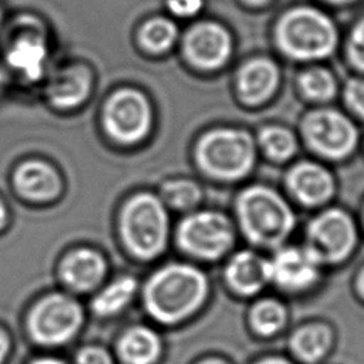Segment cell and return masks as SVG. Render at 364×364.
<instances>
[{"label":"cell","mask_w":364,"mask_h":364,"mask_svg":"<svg viewBox=\"0 0 364 364\" xmlns=\"http://www.w3.org/2000/svg\"><path fill=\"white\" fill-rule=\"evenodd\" d=\"M206 293L205 276L185 264L164 267L148 282L145 304L149 313L162 323H175L189 316Z\"/></svg>","instance_id":"cell-1"},{"label":"cell","mask_w":364,"mask_h":364,"mask_svg":"<svg viewBox=\"0 0 364 364\" xmlns=\"http://www.w3.org/2000/svg\"><path fill=\"white\" fill-rule=\"evenodd\" d=\"M237 213L246 236L262 246L279 245L291 230L294 216L287 203L273 191L255 186L237 200Z\"/></svg>","instance_id":"cell-2"},{"label":"cell","mask_w":364,"mask_h":364,"mask_svg":"<svg viewBox=\"0 0 364 364\" xmlns=\"http://www.w3.org/2000/svg\"><path fill=\"white\" fill-rule=\"evenodd\" d=\"M277 41L287 55L297 60H314L333 53L337 31L331 20L321 11L297 7L279 21Z\"/></svg>","instance_id":"cell-3"},{"label":"cell","mask_w":364,"mask_h":364,"mask_svg":"<svg viewBox=\"0 0 364 364\" xmlns=\"http://www.w3.org/2000/svg\"><path fill=\"white\" fill-rule=\"evenodd\" d=\"M122 236L132 253L149 259L165 246L168 219L162 203L151 195L132 198L122 210Z\"/></svg>","instance_id":"cell-4"},{"label":"cell","mask_w":364,"mask_h":364,"mask_svg":"<svg viewBox=\"0 0 364 364\" xmlns=\"http://www.w3.org/2000/svg\"><path fill=\"white\" fill-rule=\"evenodd\" d=\"M253 159V142L243 131L216 129L208 132L198 145V161L213 176L228 179L243 176Z\"/></svg>","instance_id":"cell-5"},{"label":"cell","mask_w":364,"mask_h":364,"mask_svg":"<svg viewBox=\"0 0 364 364\" xmlns=\"http://www.w3.org/2000/svg\"><path fill=\"white\" fill-rule=\"evenodd\" d=\"M81 323L78 304L61 294L43 299L30 316V331L41 344H61L70 340Z\"/></svg>","instance_id":"cell-6"},{"label":"cell","mask_w":364,"mask_h":364,"mask_svg":"<svg viewBox=\"0 0 364 364\" xmlns=\"http://www.w3.org/2000/svg\"><path fill=\"white\" fill-rule=\"evenodd\" d=\"M179 243L189 253L213 259L220 256L232 243V226L219 213L199 212L186 218L179 226Z\"/></svg>","instance_id":"cell-7"},{"label":"cell","mask_w":364,"mask_h":364,"mask_svg":"<svg viewBox=\"0 0 364 364\" xmlns=\"http://www.w3.org/2000/svg\"><path fill=\"white\" fill-rule=\"evenodd\" d=\"M354 239L351 219L344 212L333 209L310 223L307 250L317 262H338L350 253Z\"/></svg>","instance_id":"cell-8"},{"label":"cell","mask_w":364,"mask_h":364,"mask_svg":"<svg viewBox=\"0 0 364 364\" xmlns=\"http://www.w3.org/2000/svg\"><path fill=\"white\" fill-rule=\"evenodd\" d=\"M304 136L317 152L340 158L354 148L357 132L344 115L321 109L311 112L304 119Z\"/></svg>","instance_id":"cell-9"},{"label":"cell","mask_w":364,"mask_h":364,"mask_svg":"<svg viewBox=\"0 0 364 364\" xmlns=\"http://www.w3.org/2000/svg\"><path fill=\"white\" fill-rule=\"evenodd\" d=\"M104 121L108 132L118 141L135 142L149 127L146 100L134 90H122L112 95L105 107Z\"/></svg>","instance_id":"cell-10"},{"label":"cell","mask_w":364,"mask_h":364,"mask_svg":"<svg viewBox=\"0 0 364 364\" xmlns=\"http://www.w3.org/2000/svg\"><path fill=\"white\" fill-rule=\"evenodd\" d=\"M185 53L195 65L200 68H216L229 57L230 37L219 24H196L185 37Z\"/></svg>","instance_id":"cell-11"},{"label":"cell","mask_w":364,"mask_h":364,"mask_svg":"<svg viewBox=\"0 0 364 364\" xmlns=\"http://www.w3.org/2000/svg\"><path fill=\"white\" fill-rule=\"evenodd\" d=\"M317 260L306 249L289 247L276 255L270 264V279L286 290H301L317 277Z\"/></svg>","instance_id":"cell-12"},{"label":"cell","mask_w":364,"mask_h":364,"mask_svg":"<svg viewBox=\"0 0 364 364\" xmlns=\"http://www.w3.org/2000/svg\"><path fill=\"white\" fill-rule=\"evenodd\" d=\"M291 192L304 203L316 205L324 202L333 192L330 173L314 164H300L289 173Z\"/></svg>","instance_id":"cell-13"},{"label":"cell","mask_w":364,"mask_h":364,"mask_svg":"<svg viewBox=\"0 0 364 364\" xmlns=\"http://www.w3.org/2000/svg\"><path fill=\"white\" fill-rule=\"evenodd\" d=\"M226 277L235 290L250 294L270 279V264L252 252H240L229 262Z\"/></svg>","instance_id":"cell-14"},{"label":"cell","mask_w":364,"mask_h":364,"mask_svg":"<svg viewBox=\"0 0 364 364\" xmlns=\"http://www.w3.org/2000/svg\"><path fill=\"white\" fill-rule=\"evenodd\" d=\"M279 73L276 65L264 58L253 60L243 65L239 73V92L250 104L266 100L277 84Z\"/></svg>","instance_id":"cell-15"},{"label":"cell","mask_w":364,"mask_h":364,"mask_svg":"<svg viewBox=\"0 0 364 364\" xmlns=\"http://www.w3.org/2000/svg\"><path fill=\"white\" fill-rule=\"evenodd\" d=\"M16 185L21 195L44 200L51 199L60 189L57 173L43 162H27L17 169Z\"/></svg>","instance_id":"cell-16"},{"label":"cell","mask_w":364,"mask_h":364,"mask_svg":"<svg viewBox=\"0 0 364 364\" xmlns=\"http://www.w3.org/2000/svg\"><path fill=\"white\" fill-rule=\"evenodd\" d=\"M105 270L100 255L91 250H78L70 255L61 267L64 282L75 290H90L102 277Z\"/></svg>","instance_id":"cell-17"},{"label":"cell","mask_w":364,"mask_h":364,"mask_svg":"<svg viewBox=\"0 0 364 364\" xmlns=\"http://www.w3.org/2000/svg\"><path fill=\"white\" fill-rule=\"evenodd\" d=\"M90 90L88 73L84 68H68L60 71L48 84L47 94L57 107H74L80 104Z\"/></svg>","instance_id":"cell-18"},{"label":"cell","mask_w":364,"mask_h":364,"mask_svg":"<svg viewBox=\"0 0 364 364\" xmlns=\"http://www.w3.org/2000/svg\"><path fill=\"white\" fill-rule=\"evenodd\" d=\"M119 354L128 364H151L159 354V341L154 331L135 327L121 338Z\"/></svg>","instance_id":"cell-19"},{"label":"cell","mask_w":364,"mask_h":364,"mask_svg":"<svg viewBox=\"0 0 364 364\" xmlns=\"http://www.w3.org/2000/svg\"><path fill=\"white\" fill-rule=\"evenodd\" d=\"M46 57L44 46L38 40L23 38L18 40L9 53V63L20 70L27 78L34 80L43 71Z\"/></svg>","instance_id":"cell-20"},{"label":"cell","mask_w":364,"mask_h":364,"mask_svg":"<svg viewBox=\"0 0 364 364\" xmlns=\"http://www.w3.org/2000/svg\"><path fill=\"white\" fill-rule=\"evenodd\" d=\"M330 346V333L324 326H307L291 338L293 351L306 361H316L324 355Z\"/></svg>","instance_id":"cell-21"},{"label":"cell","mask_w":364,"mask_h":364,"mask_svg":"<svg viewBox=\"0 0 364 364\" xmlns=\"http://www.w3.org/2000/svg\"><path fill=\"white\" fill-rule=\"evenodd\" d=\"M136 287V282L131 277H124L109 284L102 293H100L92 307L98 314H112L121 310L132 297Z\"/></svg>","instance_id":"cell-22"},{"label":"cell","mask_w":364,"mask_h":364,"mask_svg":"<svg viewBox=\"0 0 364 364\" xmlns=\"http://www.w3.org/2000/svg\"><path fill=\"white\" fill-rule=\"evenodd\" d=\"M284 323L283 307L272 300L257 303L252 311V324L256 331L269 336L276 333Z\"/></svg>","instance_id":"cell-23"},{"label":"cell","mask_w":364,"mask_h":364,"mask_svg":"<svg viewBox=\"0 0 364 364\" xmlns=\"http://www.w3.org/2000/svg\"><path fill=\"white\" fill-rule=\"evenodd\" d=\"M142 43L152 51L168 48L176 38V27L166 18H154L142 28Z\"/></svg>","instance_id":"cell-24"},{"label":"cell","mask_w":364,"mask_h":364,"mask_svg":"<svg viewBox=\"0 0 364 364\" xmlns=\"http://www.w3.org/2000/svg\"><path fill=\"white\" fill-rule=\"evenodd\" d=\"M260 144L266 154L274 159H286L296 149L293 135L283 128H266L260 134Z\"/></svg>","instance_id":"cell-25"},{"label":"cell","mask_w":364,"mask_h":364,"mask_svg":"<svg viewBox=\"0 0 364 364\" xmlns=\"http://www.w3.org/2000/svg\"><path fill=\"white\" fill-rule=\"evenodd\" d=\"M300 84L303 91L316 100H327L333 97L336 91V84L333 77L321 68H314L304 73L300 78Z\"/></svg>","instance_id":"cell-26"},{"label":"cell","mask_w":364,"mask_h":364,"mask_svg":"<svg viewBox=\"0 0 364 364\" xmlns=\"http://www.w3.org/2000/svg\"><path fill=\"white\" fill-rule=\"evenodd\" d=\"M164 196L168 203L178 209H186L193 206L200 196L198 186L188 181L169 182L164 188Z\"/></svg>","instance_id":"cell-27"},{"label":"cell","mask_w":364,"mask_h":364,"mask_svg":"<svg viewBox=\"0 0 364 364\" xmlns=\"http://www.w3.org/2000/svg\"><path fill=\"white\" fill-rule=\"evenodd\" d=\"M350 58L361 70H364V20L354 28L350 38Z\"/></svg>","instance_id":"cell-28"},{"label":"cell","mask_w":364,"mask_h":364,"mask_svg":"<svg viewBox=\"0 0 364 364\" xmlns=\"http://www.w3.org/2000/svg\"><path fill=\"white\" fill-rule=\"evenodd\" d=\"M346 100L357 114L364 117V81H350L346 87Z\"/></svg>","instance_id":"cell-29"},{"label":"cell","mask_w":364,"mask_h":364,"mask_svg":"<svg viewBox=\"0 0 364 364\" xmlns=\"http://www.w3.org/2000/svg\"><path fill=\"white\" fill-rule=\"evenodd\" d=\"M78 364H112L109 355L98 347L82 348L77 355Z\"/></svg>","instance_id":"cell-30"},{"label":"cell","mask_w":364,"mask_h":364,"mask_svg":"<svg viewBox=\"0 0 364 364\" xmlns=\"http://www.w3.org/2000/svg\"><path fill=\"white\" fill-rule=\"evenodd\" d=\"M168 7L178 16H192L202 7V0H168Z\"/></svg>","instance_id":"cell-31"},{"label":"cell","mask_w":364,"mask_h":364,"mask_svg":"<svg viewBox=\"0 0 364 364\" xmlns=\"http://www.w3.org/2000/svg\"><path fill=\"white\" fill-rule=\"evenodd\" d=\"M7 351H9V340L4 336V333L0 331V363L4 360Z\"/></svg>","instance_id":"cell-32"},{"label":"cell","mask_w":364,"mask_h":364,"mask_svg":"<svg viewBox=\"0 0 364 364\" xmlns=\"http://www.w3.org/2000/svg\"><path fill=\"white\" fill-rule=\"evenodd\" d=\"M33 364H63L60 360H54V358H41L34 361Z\"/></svg>","instance_id":"cell-33"},{"label":"cell","mask_w":364,"mask_h":364,"mask_svg":"<svg viewBox=\"0 0 364 364\" xmlns=\"http://www.w3.org/2000/svg\"><path fill=\"white\" fill-rule=\"evenodd\" d=\"M259 364H289V363L284 361V360H280V358H269V360H264Z\"/></svg>","instance_id":"cell-34"},{"label":"cell","mask_w":364,"mask_h":364,"mask_svg":"<svg viewBox=\"0 0 364 364\" xmlns=\"http://www.w3.org/2000/svg\"><path fill=\"white\" fill-rule=\"evenodd\" d=\"M4 222H6V209H4L3 203L0 202V228L3 226Z\"/></svg>","instance_id":"cell-35"},{"label":"cell","mask_w":364,"mask_h":364,"mask_svg":"<svg viewBox=\"0 0 364 364\" xmlns=\"http://www.w3.org/2000/svg\"><path fill=\"white\" fill-rule=\"evenodd\" d=\"M360 291L364 294V272L361 273V277H360Z\"/></svg>","instance_id":"cell-36"},{"label":"cell","mask_w":364,"mask_h":364,"mask_svg":"<svg viewBox=\"0 0 364 364\" xmlns=\"http://www.w3.org/2000/svg\"><path fill=\"white\" fill-rule=\"evenodd\" d=\"M203 364H225V363L218 361V360H209V361H206V363H203Z\"/></svg>","instance_id":"cell-37"},{"label":"cell","mask_w":364,"mask_h":364,"mask_svg":"<svg viewBox=\"0 0 364 364\" xmlns=\"http://www.w3.org/2000/svg\"><path fill=\"white\" fill-rule=\"evenodd\" d=\"M247 1H250V3H255V4H259V3H264L266 0H247Z\"/></svg>","instance_id":"cell-38"},{"label":"cell","mask_w":364,"mask_h":364,"mask_svg":"<svg viewBox=\"0 0 364 364\" xmlns=\"http://www.w3.org/2000/svg\"><path fill=\"white\" fill-rule=\"evenodd\" d=\"M331 1H337V3H341V1H348V0H331Z\"/></svg>","instance_id":"cell-39"}]
</instances>
